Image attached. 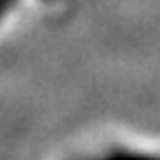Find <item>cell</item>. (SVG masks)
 <instances>
[{
	"label": "cell",
	"mask_w": 160,
	"mask_h": 160,
	"mask_svg": "<svg viewBox=\"0 0 160 160\" xmlns=\"http://www.w3.org/2000/svg\"><path fill=\"white\" fill-rule=\"evenodd\" d=\"M33 2L42 5V7H58V5H60V0H33Z\"/></svg>",
	"instance_id": "cell-2"
},
{
	"label": "cell",
	"mask_w": 160,
	"mask_h": 160,
	"mask_svg": "<svg viewBox=\"0 0 160 160\" xmlns=\"http://www.w3.org/2000/svg\"><path fill=\"white\" fill-rule=\"evenodd\" d=\"M20 2L22 0H0V31H5L9 27V22L16 18Z\"/></svg>",
	"instance_id": "cell-1"
}]
</instances>
